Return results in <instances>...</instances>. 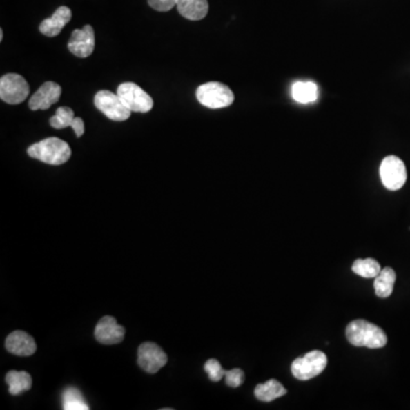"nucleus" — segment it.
Listing matches in <instances>:
<instances>
[{"label": "nucleus", "mask_w": 410, "mask_h": 410, "mask_svg": "<svg viewBox=\"0 0 410 410\" xmlns=\"http://www.w3.org/2000/svg\"><path fill=\"white\" fill-rule=\"evenodd\" d=\"M28 154L32 159H39L50 166H61L68 162L72 152L68 144L64 140L50 137L31 145L28 148Z\"/></svg>", "instance_id": "nucleus-2"}, {"label": "nucleus", "mask_w": 410, "mask_h": 410, "mask_svg": "<svg viewBox=\"0 0 410 410\" xmlns=\"http://www.w3.org/2000/svg\"><path fill=\"white\" fill-rule=\"evenodd\" d=\"M292 95L294 99L299 103H313L318 97V87L313 82H295L292 87Z\"/></svg>", "instance_id": "nucleus-19"}, {"label": "nucleus", "mask_w": 410, "mask_h": 410, "mask_svg": "<svg viewBox=\"0 0 410 410\" xmlns=\"http://www.w3.org/2000/svg\"><path fill=\"white\" fill-rule=\"evenodd\" d=\"M75 112L71 108L62 106L57 108L55 115L50 117L49 124L55 129H64V128L72 127L75 124Z\"/></svg>", "instance_id": "nucleus-22"}, {"label": "nucleus", "mask_w": 410, "mask_h": 410, "mask_svg": "<svg viewBox=\"0 0 410 410\" xmlns=\"http://www.w3.org/2000/svg\"><path fill=\"white\" fill-rule=\"evenodd\" d=\"M29 94V84L22 75L8 73L0 79V98L7 104H21Z\"/></svg>", "instance_id": "nucleus-6"}, {"label": "nucleus", "mask_w": 410, "mask_h": 410, "mask_svg": "<svg viewBox=\"0 0 410 410\" xmlns=\"http://www.w3.org/2000/svg\"><path fill=\"white\" fill-rule=\"evenodd\" d=\"M3 30H0V41H3Z\"/></svg>", "instance_id": "nucleus-27"}, {"label": "nucleus", "mask_w": 410, "mask_h": 410, "mask_svg": "<svg viewBox=\"0 0 410 410\" xmlns=\"http://www.w3.org/2000/svg\"><path fill=\"white\" fill-rule=\"evenodd\" d=\"M153 10L157 12H169L173 7L177 6L179 0H147Z\"/></svg>", "instance_id": "nucleus-25"}, {"label": "nucleus", "mask_w": 410, "mask_h": 410, "mask_svg": "<svg viewBox=\"0 0 410 410\" xmlns=\"http://www.w3.org/2000/svg\"><path fill=\"white\" fill-rule=\"evenodd\" d=\"M197 101L208 108H224L234 103V92L220 82H208L196 90Z\"/></svg>", "instance_id": "nucleus-3"}, {"label": "nucleus", "mask_w": 410, "mask_h": 410, "mask_svg": "<svg viewBox=\"0 0 410 410\" xmlns=\"http://www.w3.org/2000/svg\"><path fill=\"white\" fill-rule=\"evenodd\" d=\"M72 19V12L68 7L61 6L52 14V17L46 19L40 24V32L47 37L59 36L62 32L63 28L68 24Z\"/></svg>", "instance_id": "nucleus-14"}, {"label": "nucleus", "mask_w": 410, "mask_h": 410, "mask_svg": "<svg viewBox=\"0 0 410 410\" xmlns=\"http://www.w3.org/2000/svg\"><path fill=\"white\" fill-rule=\"evenodd\" d=\"M94 103L95 106L110 120L122 122L130 117V110L121 101L119 95L113 94L111 91H98L97 94L95 95Z\"/></svg>", "instance_id": "nucleus-7"}, {"label": "nucleus", "mask_w": 410, "mask_h": 410, "mask_svg": "<svg viewBox=\"0 0 410 410\" xmlns=\"http://www.w3.org/2000/svg\"><path fill=\"white\" fill-rule=\"evenodd\" d=\"M124 333L126 331L122 326L117 324V319L105 316L96 325L95 338L101 344H117L124 341Z\"/></svg>", "instance_id": "nucleus-11"}, {"label": "nucleus", "mask_w": 410, "mask_h": 410, "mask_svg": "<svg viewBox=\"0 0 410 410\" xmlns=\"http://www.w3.org/2000/svg\"><path fill=\"white\" fill-rule=\"evenodd\" d=\"M72 129L75 130V135H77L78 138L84 135V133H85V124H84L81 117H75V124L72 126Z\"/></svg>", "instance_id": "nucleus-26"}, {"label": "nucleus", "mask_w": 410, "mask_h": 410, "mask_svg": "<svg viewBox=\"0 0 410 410\" xmlns=\"http://www.w3.org/2000/svg\"><path fill=\"white\" fill-rule=\"evenodd\" d=\"M381 271L380 264L371 257L358 259L352 264V271L364 278H375L378 273H381Z\"/></svg>", "instance_id": "nucleus-21"}, {"label": "nucleus", "mask_w": 410, "mask_h": 410, "mask_svg": "<svg viewBox=\"0 0 410 410\" xmlns=\"http://www.w3.org/2000/svg\"><path fill=\"white\" fill-rule=\"evenodd\" d=\"M7 351L20 357H29L32 355L37 350V344L32 336L23 331H15L7 336L6 342Z\"/></svg>", "instance_id": "nucleus-13"}, {"label": "nucleus", "mask_w": 410, "mask_h": 410, "mask_svg": "<svg viewBox=\"0 0 410 410\" xmlns=\"http://www.w3.org/2000/svg\"><path fill=\"white\" fill-rule=\"evenodd\" d=\"M6 383L10 387V393L19 396L31 389L32 378L26 371H10L7 373Z\"/></svg>", "instance_id": "nucleus-18"}, {"label": "nucleus", "mask_w": 410, "mask_h": 410, "mask_svg": "<svg viewBox=\"0 0 410 410\" xmlns=\"http://www.w3.org/2000/svg\"><path fill=\"white\" fill-rule=\"evenodd\" d=\"M166 362V352L153 342H145L138 348V364L147 373L155 374Z\"/></svg>", "instance_id": "nucleus-9"}, {"label": "nucleus", "mask_w": 410, "mask_h": 410, "mask_svg": "<svg viewBox=\"0 0 410 410\" xmlns=\"http://www.w3.org/2000/svg\"><path fill=\"white\" fill-rule=\"evenodd\" d=\"M68 48L77 57H89L95 48V32L92 26H85L82 29L75 30L72 32L71 39L68 40Z\"/></svg>", "instance_id": "nucleus-10"}, {"label": "nucleus", "mask_w": 410, "mask_h": 410, "mask_svg": "<svg viewBox=\"0 0 410 410\" xmlns=\"http://www.w3.org/2000/svg\"><path fill=\"white\" fill-rule=\"evenodd\" d=\"M117 94L131 112L147 113L153 108V98L134 82H124L119 86Z\"/></svg>", "instance_id": "nucleus-5"}, {"label": "nucleus", "mask_w": 410, "mask_h": 410, "mask_svg": "<svg viewBox=\"0 0 410 410\" xmlns=\"http://www.w3.org/2000/svg\"><path fill=\"white\" fill-rule=\"evenodd\" d=\"M204 369L208 373V378L213 382H219L226 375V371L222 367L217 359H208L205 362Z\"/></svg>", "instance_id": "nucleus-23"}, {"label": "nucleus", "mask_w": 410, "mask_h": 410, "mask_svg": "<svg viewBox=\"0 0 410 410\" xmlns=\"http://www.w3.org/2000/svg\"><path fill=\"white\" fill-rule=\"evenodd\" d=\"M287 393V390L284 385L276 380H269L264 384H259L254 389V394L257 399L264 402H271V401L283 397Z\"/></svg>", "instance_id": "nucleus-16"}, {"label": "nucleus", "mask_w": 410, "mask_h": 410, "mask_svg": "<svg viewBox=\"0 0 410 410\" xmlns=\"http://www.w3.org/2000/svg\"><path fill=\"white\" fill-rule=\"evenodd\" d=\"M62 95L61 86L56 82H45L38 90L30 98L29 108L32 111L38 110H47L52 105L56 104L59 101Z\"/></svg>", "instance_id": "nucleus-12"}, {"label": "nucleus", "mask_w": 410, "mask_h": 410, "mask_svg": "<svg viewBox=\"0 0 410 410\" xmlns=\"http://www.w3.org/2000/svg\"><path fill=\"white\" fill-rule=\"evenodd\" d=\"M327 366V355L319 350L308 352L294 360L291 371L294 378L300 381H308L316 378L325 371Z\"/></svg>", "instance_id": "nucleus-4"}, {"label": "nucleus", "mask_w": 410, "mask_h": 410, "mask_svg": "<svg viewBox=\"0 0 410 410\" xmlns=\"http://www.w3.org/2000/svg\"><path fill=\"white\" fill-rule=\"evenodd\" d=\"M380 176L385 188L398 191L402 188L407 182V169L404 161L394 155H389L382 161Z\"/></svg>", "instance_id": "nucleus-8"}, {"label": "nucleus", "mask_w": 410, "mask_h": 410, "mask_svg": "<svg viewBox=\"0 0 410 410\" xmlns=\"http://www.w3.org/2000/svg\"><path fill=\"white\" fill-rule=\"evenodd\" d=\"M226 384L231 387H241L244 382V371L240 368H234L231 371H226Z\"/></svg>", "instance_id": "nucleus-24"}, {"label": "nucleus", "mask_w": 410, "mask_h": 410, "mask_svg": "<svg viewBox=\"0 0 410 410\" xmlns=\"http://www.w3.org/2000/svg\"><path fill=\"white\" fill-rule=\"evenodd\" d=\"M345 334L348 341L355 346L380 349L385 346L387 343L384 331L364 319H357L350 322L345 329Z\"/></svg>", "instance_id": "nucleus-1"}, {"label": "nucleus", "mask_w": 410, "mask_h": 410, "mask_svg": "<svg viewBox=\"0 0 410 410\" xmlns=\"http://www.w3.org/2000/svg\"><path fill=\"white\" fill-rule=\"evenodd\" d=\"M397 275L393 269L390 267L382 269L381 273L375 277V293L378 297H389L393 292L394 283Z\"/></svg>", "instance_id": "nucleus-17"}, {"label": "nucleus", "mask_w": 410, "mask_h": 410, "mask_svg": "<svg viewBox=\"0 0 410 410\" xmlns=\"http://www.w3.org/2000/svg\"><path fill=\"white\" fill-rule=\"evenodd\" d=\"M62 404L64 410H88L89 406L85 398L77 387H68L62 394Z\"/></svg>", "instance_id": "nucleus-20"}, {"label": "nucleus", "mask_w": 410, "mask_h": 410, "mask_svg": "<svg viewBox=\"0 0 410 410\" xmlns=\"http://www.w3.org/2000/svg\"><path fill=\"white\" fill-rule=\"evenodd\" d=\"M177 8L187 20L199 21L208 15V0H179Z\"/></svg>", "instance_id": "nucleus-15"}]
</instances>
